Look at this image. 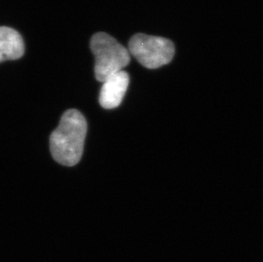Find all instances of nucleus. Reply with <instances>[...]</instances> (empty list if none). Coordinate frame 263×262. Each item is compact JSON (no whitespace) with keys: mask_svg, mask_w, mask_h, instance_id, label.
<instances>
[{"mask_svg":"<svg viewBox=\"0 0 263 262\" xmlns=\"http://www.w3.org/2000/svg\"><path fill=\"white\" fill-rule=\"evenodd\" d=\"M129 52L143 67L156 69L172 62L175 47L171 40L164 38L138 33L129 40Z\"/></svg>","mask_w":263,"mask_h":262,"instance_id":"obj_3","label":"nucleus"},{"mask_svg":"<svg viewBox=\"0 0 263 262\" xmlns=\"http://www.w3.org/2000/svg\"><path fill=\"white\" fill-rule=\"evenodd\" d=\"M90 49L96 59V79L102 83L110 76L123 71L130 62L129 50L105 32H98L92 37Z\"/></svg>","mask_w":263,"mask_h":262,"instance_id":"obj_2","label":"nucleus"},{"mask_svg":"<svg viewBox=\"0 0 263 262\" xmlns=\"http://www.w3.org/2000/svg\"><path fill=\"white\" fill-rule=\"evenodd\" d=\"M87 124L78 110L71 109L62 115L58 128L50 136L51 155L65 166H74L82 158Z\"/></svg>","mask_w":263,"mask_h":262,"instance_id":"obj_1","label":"nucleus"},{"mask_svg":"<svg viewBox=\"0 0 263 262\" xmlns=\"http://www.w3.org/2000/svg\"><path fill=\"white\" fill-rule=\"evenodd\" d=\"M100 92V105L105 109L116 108L124 99L129 86V74L124 71L115 73L106 79Z\"/></svg>","mask_w":263,"mask_h":262,"instance_id":"obj_4","label":"nucleus"},{"mask_svg":"<svg viewBox=\"0 0 263 262\" xmlns=\"http://www.w3.org/2000/svg\"><path fill=\"white\" fill-rule=\"evenodd\" d=\"M25 52L23 38L8 27H0V62L17 60Z\"/></svg>","mask_w":263,"mask_h":262,"instance_id":"obj_5","label":"nucleus"}]
</instances>
